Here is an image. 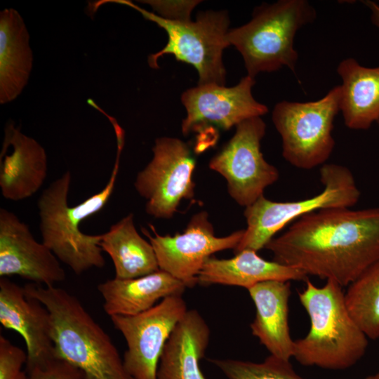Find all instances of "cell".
<instances>
[{"label":"cell","mask_w":379,"mask_h":379,"mask_svg":"<svg viewBox=\"0 0 379 379\" xmlns=\"http://www.w3.org/2000/svg\"><path fill=\"white\" fill-rule=\"evenodd\" d=\"M265 248L274 261L348 286L379 260V208L316 211L293 221Z\"/></svg>","instance_id":"1"},{"label":"cell","mask_w":379,"mask_h":379,"mask_svg":"<svg viewBox=\"0 0 379 379\" xmlns=\"http://www.w3.org/2000/svg\"><path fill=\"white\" fill-rule=\"evenodd\" d=\"M26 295L49 311L57 355L84 374L86 379H133L111 338L67 291L29 283Z\"/></svg>","instance_id":"2"},{"label":"cell","mask_w":379,"mask_h":379,"mask_svg":"<svg viewBox=\"0 0 379 379\" xmlns=\"http://www.w3.org/2000/svg\"><path fill=\"white\" fill-rule=\"evenodd\" d=\"M298 297L310 328L294 340L293 358L301 365L328 370L354 366L366 352L368 337L350 313L343 287L331 280L318 287L307 279Z\"/></svg>","instance_id":"3"},{"label":"cell","mask_w":379,"mask_h":379,"mask_svg":"<svg viewBox=\"0 0 379 379\" xmlns=\"http://www.w3.org/2000/svg\"><path fill=\"white\" fill-rule=\"evenodd\" d=\"M120 156L117 154L105 186L80 204L74 206L68 205L72 181L70 171L65 172L52 182L38 200L42 242L76 274L105 265L100 245L101 234H85L79 225L83 220L100 211L108 202L114 189Z\"/></svg>","instance_id":"4"},{"label":"cell","mask_w":379,"mask_h":379,"mask_svg":"<svg viewBox=\"0 0 379 379\" xmlns=\"http://www.w3.org/2000/svg\"><path fill=\"white\" fill-rule=\"evenodd\" d=\"M316 18L315 8L307 0L263 3L255 8L249 22L230 29L227 41L241 53L251 77L284 67L295 72L298 60L295 36Z\"/></svg>","instance_id":"5"},{"label":"cell","mask_w":379,"mask_h":379,"mask_svg":"<svg viewBox=\"0 0 379 379\" xmlns=\"http://www.w3.org/2000/svg\"><path fill=\"white\" fill-rule=\"evenodd\" d=\"M107 2L128 6L149 21L164 29L168 41L159 51L148 56V65L159 69L157 60L164 55H173L178 61L193 66L198 72V84H225L226 71L222 62L225 48L230 46L227 35L230 19L227 11L200 12L195 21L171 20L147 11L128 0H101L95 2V8Z\"/></svg>","instance_id":"6"},{"label":"cell","mask_w":379,"mask_h":379,"mask_svg":"<svg viewBox=\"0 0 379 379\" xmlns=\"http://www.w3.org/2000/svg\"><path fill=\"white\" fill-rule=\"evenodd\" d=\"M324 186L318 194L295 201L278 202L262 196L245 208L247 227L234 254L244 250L258 252L265 248L274 235L300 217L321 209L351 208L359 200L360 191L347 167L324 164L320 168Z\"/></svg>","instance_id":"7"},{"label":"cell","mask_w":379,"mask_h":379,"mask_svg":"<svg viewBox=\"0 0 379 379\" xmlns=\"http://www.w3.org/2000/svg\"><path fill=\"white\" fill-rule=\"evenodd\" d=\"M340 86L323 98L310 102L281 101L272 120L282 141V156L290 164L310 170L328 159L335 142L333 122L340 112Z\"/></svg>","instance_id":"8"},{"label":"cell","mask_w":379,"mask_h":379,"mask_svg":"<svg viewBox=\"0 0 379 379\" xmlns=\"http://www.w3.org/2000/svg\"><path fill=\"white\" fill-rule=\"evenodd\" d=\"M265 131L266 124L261 117L241 122L208 164L225 178L230 196L245 208L263 196L265 190L279 178L277 168L265 159L260 151Z\"/></svg>","instance_id":"9"},{"label":"cell","mask_w":379,"mask_h":379,"mask_svg":"<svg viewBox=\"0 0 379 379\" xmlns=\"http://www.w3.org/2000/svg\"><path fill=\"white\" fill-rule=\"evenodd\" d=\"M152 152V160L138 172L134 186L147 200V214L169 219L182 199L194 196L192 174L196 160L188 145L176 138H157Z\"/></svg>","instance_id":"10"},{"label":"cell","mask_w":379,"mask_h":379,"mask_svg":"<svg viewBox=\"0 0 379 379\" xmlns=\"http://www.w3.org/2000/svg\"><path fill=\"white\" fill-rule=\"evenodd\" d=\"M187 310L182 295H171L138 314L110 317L126 340L123 362L133 379H157L164 347Z\"/></svg>","instance_id":"11"},{"label":"cell","mask_w":379,"mask_h":379,"mask_svg":"<svg viewBox=\"0 0 379 379\" xmlns=\"http://www.w3.org/2000/svg\"><path fill=\"white\" fill-rule=\"evenodd\" d=\"M154 236L145 230L156 253L159 270L182 282L186 287L197 284L198 276L206 260L217 252L234 249L241 239L244 230L225 237H216L206 211L194 215L185 231L173 236L159 235L149 225Z\"/></svg>","instance_id":"12"},{"label":"cell","mask_w":379,"mask_h":379,"mask_svg":"<svg viewBox=\"0 0 379 379\" xmlns=\"http://www.w3.org/2000/svg\"><path fill=\"white\" fill-rule=\"evenodd\" d=\"M255 84V78L246 75L234 86L198 84L184 91L181 101L187 115L182 122V134L200 131L206 126L227 131L246 119L267 114V107L253 96Z\"/></svg>","instance_id":"13"},{"label":"cell","mask_w":379,"mask_h":379,"mask_svg":"<svg viewBox=\"0 0 379 379\" xmlns=\"http://www.w3.org/2000/svg\"><path fill=\"white\" fill-rule=\"evenodd\" d=\"M17 275L34 284L52 286L66 274L59 260L37 241L26 223L13 212L0 208V277Z\"/></svg>","instance_id":"14"},{"label":"cell","mask_w":379,"mask_h":379,"mask_svg":"<svg viewBox=\"0 0 379 379\" xmlns=\"http://www.w3.org/2000/svg\"><path fill=\"white\" fill-rule=\"evenodd\" d=\"M0 322L23 338L27 354L25 369L44 365L58 356L49 311L27 296L24 287L6 277L0 279Z\"/></svg>","instance_id":"15"},{"label":"cell","mask_w":379,"mask_h":379,"mask_svg":"<svg viewBox=\"0 0 379 379\" xmlns=\"http://www.w3.org/2000/svg\"><path fill=\"white\" fill-rule=\"evenodd\" d=\"M12 121L7 122L1 150L0 187L2 196L18 201L34 194L44 184L48 171L47 154L41 144L21 132Z\"/></svg>","instance_id":"16"},{"label":"cell","mask_w":379,"mask_h":379,"mask_svg":"<svg viewBox=\"0 0 379 379\" xmlns=\"http://www.w3.org/2000/svg\"><path fill=\"white\" fill-rule=\"evenodd\" d=\"M247 290L255 307V316L250 325L252 334L270 355L290 361L294 349L288 326L290 281H267Z\"/></svg>","instance_id":"17"},{"label":"cell","mask_w":379,"mask_h":379,"mask_svg":"<svg viewBox=\"0 0 379 379\" xmlns=\"http://www.w3.org/2000/svg\"><path fill=\"white\" fill-rule=\"evenodd\" d=\"M186 288L182 282L161 270L136 278L114 277L98 285L104 310L109 317L138 314L153 307L160 299L182 295Z\"/></svg>","instance_id":"18"},{"label":"cell","mask_w":379,"mask_h":379,"mask_svg":"<svg viewBox=\"0 0 379 379\" xmlns=\"http://www.w3.org/2000/svg\"><path fill=\"white\" fill-rule=\"evenodd\" d=\"M211 331L201 314L188 310L177 324L161 353L157 379H206L200 368Z\"/></svg>","instance_id":"19"},{"label":"cell","mask_w":379,"mask_h":379,"mask_svg":"<svg viewBox=\"0 0 379 379\" xmlns=\"http://www.w3.org/2000/svg\"><path fill=\"white\" fill-rule=\"evenodd\" d=\"M307 275L300 270L269 261L256 251L244 250L229 259L208 258L200 271L197 284H222L246 288L267 281H303Z\"/></svg>","instance_id":"20"},{"label":"cell","mask_w":379,"mask_h":379,"mask_svg":"<svg viewBox=\"0 0 379 379\" xmlns=\"http://www.w3.org/2000/svg\"><path fill=\"white\" fill-rule=\"evenodd\" d=\"M29 34L20 13L13 8L0 13V103L14 100L27 85L33 55Z\"/></svg>","instance_id":"21"},{"label":"cell","mask_w":379,"mask_h":379,"mask_svg":"<svg viewBox=\"0 0 379 379\" xmlns=\"http://www.w3.org/2000/svg\"><path fill=\"white\" fill-rule=\"evenodd\" d=\"M336 72L342 80L340 111L345 126L368 129L379 119V66L367 67L347 58L340 62Z\"/></svg>","instance_id":"22"},{"label":"cell","mask_w":379,"mask_h":379,"mask_svg":"<svg viewBox=\"0 0 379 379\" xmlns=\"http://www.w3.org/2000/svg\"><path fill=\"white\" fill-rule=\"evenodd\" d=\"M100 245L112 260L115 278H136L159 270L154 248L136 230L133 213L102 234Z\"/></svg>","instance_id":"23"},{"label":"cell","mask_w":379,"mask_h":379,"mask_svg":"<svg viewBox=\"0 0 379 379\" xmlns=\"http://www.w3.org/2000/svg\"><path fill=\"white\" fill-rule=\"evenodd\" d=\"M350 313L368 338H379V260L347 286Z\"/></svg>","instance_id":"24"},{"label":"cell","mask_w":379,"mask_h":379,"mask_svg":"<svg viewBox=\"0 0 379 379\" xmlns=\"http://www.w3.org/2000/svg\"><path fill=\"white\" fill-rule=\"evenodd\" d=\"M209 361L227 379H305L295 371L290 361L270 354L260 363L231 359Z\"/></svg>","instance_id":"25"},{"label":"cell","mask_w":379,"mask_h":379,"mask_svg":"<svg viewBox=\"0 0 379 379\" xmlns=\"http://www.w3.org/2000/svg\"><path fill=\"white\" fill-rule=\"evenodd\" d=\"M27 361V352L0 335V379H27L22 370Z\"/></svg>","instance_id":"26"},{"label":"cell","mask_w":379,"mask_h":379,"mask_svg":"<svg viewBox=\"0 0 379 379\" xmlns=\"http://www.w3.org/2000/svg\"><path fill=\"white\" fill-rule=\"evenodd\" d=\"M25 371L27 379H86L81 371L58 356Z\"/></svg>","instance_id":"27"},{"label":"cell","mask_w":379,"mask_h":379,"mask_svg":"<svg viewBox=\"0 0 379 379\" xmlns=\"http://www.w3.org/2000/svg\"><path fill=\"white\" fill-rule=\"evenodd\" d=\"M150 5L159 16L171 20H187L190 19L193 8L199 1H143Z\"/></svg>","instance_id":"28"},{"label":"cell","mask_w":379,"mask_h":379,"mask_svg":"<svg viewBox=\"0 0 379 379\" xmlns=\"http://www.w3.org/2000/svg\"><path fill=\"white\" fill-rule=\"evenodd\" d=\"M363 2L371 11V22L379 29V4L371 0Z\"/></svg>","instance_id":"29"},{"label":"cell","mask_w":379,"mask_h":379,"mask_svg":"<svg viewBox=\"0 0 379 379\" xmlns=\"http://www.w3.org/2000/svg\"><path fill=\"white\" fill-rule=\"evenodd\" d=\"M366 379H379V371L374 375H369Z\"/></svg>","instance_id":"30"},{"label":"cell","mask_w":379,"mask_h":379,"mask_svg":"<svg viewBox=\"0 0 379 379\" xmlns=\"http://www.w3.org/2000/svg\"><path fill=\"white\" fill-rule=\"evenodd\" d=\"M377 123H378V126H379V119L378 120Z\"/></svg>","instance_id":"31"}]
</instances>
